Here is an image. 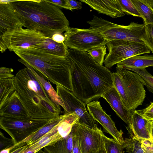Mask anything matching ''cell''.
<instances>
[{
  "label": "cell",
  "instance_id": "obj_1",
  "mask_svg": "<svg viewBox=\"0 0 153 153\" xmlns=\"http://www.w3.org/2000/svg\"><path fill=\"white\" fill-rule=\"evenodd\" d=\"M73 94L86 105L113 86V73L86 51L68 48Z\"/></svg>",
  "mask_w": 153,
  "mask_h": 153
},
{
  "label": "cell",
  "instance_id": "obj_4",
  "mask_svg": "<svg viewBox=\"0 0 153 153\" xmlns=\"http://www.w3.org/2000/svg\"><path fill=\"white\" fill-rule=\"evenodd\" d=\"M13 52L21 59L56 85L73 91L70 61L33 47L18 48Z\"/></svg>",
  "mask_w": 153,
  "mask_h": 153
},
{
  "label": "cell",
  "instance_id": "obj_24",
  "mask_svg": "<svg viewBox=\"0 0 153 153\" xmlns=\"http://www.w3.org/2000/svg\"><path fill=\"white\" fill-rule=\"evenodd\" d=\"M14 77L0 79V105L15 91Z\"/></svg>",
  "mask_w": 153,
  "mask_h": 153
},
{
  "label": "cell",
  "instance_id": "obj_40",
  "mask_svg": "<svg viewBox=\"0 0 153 153\" xmlns=\"http://www.w3.org/2000/svg\"><path fill=\"white\" fill-rule=\"evenodd\" d=\"M51 38L53 41L59 43L64 42L65 40L64 36L61 34L57 33L53 35Z\"/></svg>",
  "mask_w": 153,
  "mask_h": 153
},
{
  "label": "cell",
  "instance_id": "obj_42",
  "mask_svg": "<svg viewBox=\"0 0 153 153\" xmlns=\"http://www.w3.org/2000/svg\"><path fill=\"white\" fill-rule=\"evenodd\" d=\"M18 148L16 145H13L9 148L4 149L0 151V153H10L12 151Z\"/></svg>",
  "mask_w": 153,
  "mask_h": 153
},
{
  "label": "cell",
  "instance_id": "obj_16",
  "mask_svg": "<svg viewBox=\"0 0 153 153\" xmlns=\"http://www.w3.org/2000/svg\"><path fill=\"white\" fill-rule=\"evenodd\" d=\"M152 121L148 120L133 111L131 126L126 128L129 136L137 140H151Z\"/></svg>",
  "mask_w": 153,
  "mask_h": 153
},
{
  "label": "cell",
  "instance_id": "obj_37",
  "mask_svg": "<svg viewBox=\"0 0 153 153\" xmlns=\"http://www.w3.org/2000/svg\"><path fill=\"white\" fill-rule=\"evenodd\" d=\"M13 70L12 68L1 67L0 68V79L13 77L14 76L12 73Z\"/></svg>",
  "mask_w": 153,
  "mask_h": 153
},
{
  "label": "cell",
  "instance_id": "obj_32",
  "mask_svg": "<svg viewBox=\"0 0 153 153\" xmlns=\"http://www.w3.org/2000/svg\"><path fill=\"white\" fill-rule=\"evenodd\" d=\"M141 39L153 53V23L145 25V32Z\"/></svg>",
  "mask_w": 153,
  "mask_h": 153
},
{
  "label": "cell",
  "instance_id": "obj_34",
  "mask_svg": "<svg viewBox=\"0 0 153 153\" xmlns=\"http://www.w3.org/2000/svg\"><path fill=\"white\" fill-rule=\"evenodd\" d=\"M14 145V143L11 138H7L4 136L1 131L0 132V151Z\"/></svg>",
  "mask_w": 153,
  "mask_h": 153
},
{
  "label": "cell",
  "instance_id": "obj_2",
  "mask_svg": "<svg viewBox=\"0 0 153 153\" xmlns=\"http://www.w3.org/2000/svg\"><path fill=\"white\" fill-rule=\"evenodd\" d=\"M23 27L51 38L68 29L69 22L60 8L45 0H16L10 3Z\"/></svg>",
  "mask_w": 153,
  "mask_h": 153
},
{
  "label": "cell",
  "instance_id": "obj_46",
  "mask_svg": "<svg viewBox=\"0 0 153 153\" xmlns=\"http://www.w3.org/2000/svg\"><path fill=\"white\" fill-rule=\"evenodd\" d=\"M151 139L153 141V121H152V128L151 133Z\"/></svg>",
  "mask_w": 153,
  "mask_h": 153
},
{
  "label": "cell",
  "instance_id": "obj_17",
  "mask_svg": "<svg viewBox=\"0 0 153 153\" xmlns=\"http://www.w3.org/2000/svg\"><path fill=\"white\" fill-rule=\"evenodd\" d=\"M100 13L116 18L124 16L125 14L121 10L117 0H80Z\"/></svg>",
  "mask_w": 153,
  "mask_h": 153
},
{
  "label": "cell",
  "instance_id": "obj_12",
  "mask_svg": "<svg viewBox=\"0 0 153 153\" xmlns=\"http://www.w3.org/2000/svg\"><path fill=\"white\" fill-rule=\"evenodd\" d=\"M56 91L64 104V114L74 112L80 118L79 122L92 128L98 127L96 121L88 112L86 105L72 92L59 85H56Z\"/></svg>",
  "mask_w": 153,
  "mask_h": 153
},
{
  "label": "cell",
  "instance_id": "obj_25",
  "mask_svg": "<svg viewBox=\"0 0 153 153\" xmlns=\"http://www.w3.org/2000/svg\"><path fill=\"white\" fill-rule=\"evenodd\" d=\"M145 25L153 23V10L143 0H131Z\"/></svg>",
  "mask_w": 153,
  "mask_h": 153
},
{
  "label": "cell",
  "instance_id": "obj_5",
  "mask_svg": "<svg viewBox=\"0 0 153 153\" xmlns=\"http://www.w3.org/2000/svg\"><path fill=\"white\" fill-rule=\"evenodd\" d=\"M113 73V85L126 106L132 111L142 105L146 97L145 83L137 73L117 66Z\"/></svg>",
  "mask_w": 153,
  "mask_h": 153
},
{
  "label": "cell",
  "instance_id": "obj_8",
  "mask_svg": "<svg viewBox=\"0 0 153 153\" xmlns=\"http://www.w3.org/2000/svg\"><path fill=\"white\" fill-rule=\"evenodd\" d=\"M47 38L35 30L22 27L7 30L0 36L1 53L8 49L10 51L18 48H27L43 43Z\"/></svg>",
  "mask_w": 153,
  "mask_h": 153
},
{
  "label": "cell",
  "instance_id": "obj_22",
  "mask_svg": "<svg viewBox=\"0 0 153 153\" xmlns=\"http://www.w3.org/2000/svg\"><path fill=\"white\" fill-rule=\"evenodd\" d=\"M57 124L38 140L29 146V147L37 152L47 146L64 139L57 131Z\"/></svg>",
  "mask_w": 153,
  "mask_h": 153
},
{
  "label": "cell",
  "instance_id": "obj_19",
  "mask_svg": "<svg viewBox=\"0 0 153 153\" xmlns=\"http://www.w3.org/2000/svg\"><path fill=\"white\" fill-rule=\"evenodd\" d=\"M117 67L142 68L153 66V54L137 55L126 59L117 64Z\"/></svg>",
  "mask_w": 153,
  "mask_h": 153
},
{
  "label": "cell",
  "instance_id": "obj_14",
  "mask_svg": "<svg viewBox=\"0 0 153 153\" xmlns=\"http://www.w3.org/2000/svg\"><path fill=\"white\" fill-rule=\"evenodd\" d=\"M0 116L19 120L31 118L16 91L2 105H0Z\"/></svg>",
  "mask_w": 153,
  "mask_h": 153
},
{
  "label": "cell",
  "instance_id": "obj_43",
  "mask_svg": "<svg viewBox=\"0 0 153 153\" xmlns=\"http://www.w3.org/2000/svg\"><path fill=\"white\" fill-rule=\"evenodd\" d=\"M36 152L31 149L28 146L21 153H36Z\"/></svg>",
  "mask_w": 153,
  "mask_h": 153
},
{
  "label": "cell",
  "instance_id": "obj_10",
  "mask_svg": "<svg viewBox=\"0 0 153 153\" xmlns=\"http://www.w3.org/2000/svg\"><path fill=\"white\" fill-rule=\"evenodd\" d=\"M64 43L68 48L87 52L95 47L106 45L108 42L100 33L90 28L69 27L64 34Z\"/></svg>",
  "mask_w": 153,
  "mask_h": 153
},
{
  "label": "cell",
  "instance_id": "obj_6",
  "mask_svg": "<svg viewBox=\"0 0 153 153\" xmlns=\"http://www.w3.org/2000/svg\"><path fill=\"white\" fill-rule=\"evenodd\" d=\"M87 23L90 28L102 35L108 42L117 40L144 44L141 38L145 32L144 23L131 22L128 25H121L95 16Z\"/></svg>",
  "mask_w": 153,
  "mask_h": 153
},
{
  "label": "cell",
  "instance_id": "obj_35",
  "mask_svg": "<svg viewBox=\"0 0 153 153\" xmlns=\"http://www.w3.org/2000/svg\"><path fill=\"white\" fill-rule=\"evenodd\" d=\"M45 1L59 8H64L71 11L73 10L69 4L67 0H45Z\"/></svg>",
  "mask_w": 153,
  "mask_h": 153
},
{
  "label": "cell",
  "instance_id": "obj_21",
  "mask_svg": "<svg viewBox=\"0 0 153 153\" xmlns=\"http://www.w3.org/2000/svg\"><path fill=\"white\" fill-rule=\"evenodd\" d=\"M18 60L31 70L35 74L52 100L57 105L62 106L64 109V106L62 100L51 85L49 81L46 80L43 76L21 59H18Z\"/></svg>",
  "mask_w": 153,
  "mask_h": 153
},
{
  "label": "cell",
  "instance_id": "obj_9",
  "mask_svg": "<svg viewBox=\"0 0 153 153\" xmlns=\"http://www.w3.org/2000/svg\"><path fill=\"white\" fill-rule=\"evenodd\" d=\"M106 45L108 53L104 63L108 68L131 57L151 52L144 44L131 41L113 40Z\"/></svg>",
  "mask_w": 153,
  "mask_h": 153
},
{
  "label": "cell",
  "instance_id": "obj_20",
  "mask_svg": "<svg viewBox=\"0 0 153 153\" xmlns=\"http://www.w3.org/2000/svg\"><path fill=\"white\" fill-rule=\"evenodd\" d=\"M33 47L46 53L63 57H67L68 48L64 42H57L51 38H47L42 43Z\"/></svg>",
  "mask_w": 153,
  "mask_h": 153
},
{
  "label": "cell",
  "instance_id": "obj_47",
  "mask_svg": "<svg viewBox=\"0 0 153 153\" xmlns=\"http://www.w3.org/2000/svg\"><path fill=\"white\" fill-rule=\"evenodd\" d=\"M36 153H44V152L41 149Z\"/></svg>",
  "mask_w": 153,
  "mask_h": 153
},
{
  "label": "cell",
  "instance_id": "obj_15",
  "mask_svg": "<svg viewBox=\"0 0 153 153\" xmlns=\"http://www.w3.org/2000/svg\"><path fill=\"white\" fill-rule=\"evenodd\" d=\"M101 97L106 100L117 114L128 125V126H131L133 111L129 110L126 106L114 85L102 94Z\"/></svg>",
  "mask_w": 153,
  "mask_h": 153
},
{
  "label": "cell",
  "instance_id": "obj_38",
  "mask_svg": "<svg viewBox=\"0 0 153 153\" xmlns=\"http://www.w3.org/2000/svg\"><path fill=\"white\" fill-rule=\"evenodd\" d=\"M73 153H82L81 149L78 140L75 136L73 134Z\"/></svg>",
  "mask_w": 153,
  "mask_h": 153
},
{
  "label": "cell",
  "instance_id": "obj_23",
  "mask_svg": "<svg viewBox=\"0 0 153 153\" xmlns=\"http://www.w3.org/2000/svg\"><path fill=\"white\" fill-rule=\"evenodd\" d=\"M72 131L65 138L43 148L44 153H73Z\"/></svg>",
  "mask_w": 153,
  "mask_h": 153
},
{
  "label": "cell",
  "instance_id": "obj_39",
  "mask_svg": "<svg viewBox=\"0 0 153 153\" xmlns=\"http://www.w3.org/2000/svg\"><path fill=\"white\" fill-rule=\"evenodd\" d=\"M68 2L73 10H79L82 8V4L80 1L67 0Z\"/></svg>",
  "mask_w": 153,
  "mask_h": 153
},
{
  "label": "cell",
  "instance_id": "obj_29",
  "mask_svg": "<svg viewBox=\"0 0 153 153\" xmlns=\"http://www.w3.org/2000/svg\"><path fill=\"white\" fill-rule=\"evenodd\" d=\"M138 74L144 81L148 90L153 93V76L146 68H129L126 69Z\"/></svg>",
  "mask_w": 153,
  "mask_h": 153
},
{
  "label": "cell",
  "instance_id": "obj_45",
  "mask_svg": "<svg viewBox=\"0 0 153 153\" xmlns=\"http://www.w3.org/2000/svg\"><path fill=\"white\" fill-rule=\"evenodd\" d=\"M16 0H0V4H8L16 1Z\"/></svg>",
  "mask_w": 153,
  "mask_h": 153
},
{
  "label": "cell",
  "instance_id": "obj_44",
  "mask_svg": "<svg viewBox=\"0 0 153 153\" xmlns=\"http://www.w3.org/2000/svg\"><path fill=\"white\" fill-rule=\"evenodd\" d=\"M153 10V0H143Z\"/></svg>",
  "mask_w": 153,
  "mask_h": 153
},
{
  "label": "cell",
  "instance_id": "obj_7",
  "mask_svg": "<svg viewBox=\"0 0 153 153\" xmlns=\"http://www.w3.org/2000/svg\"><path fill=\"white\" fill-rule=\"evenodd\" d=\"M55 118L19 120L0 116V127L10 136L14 145L20 147L26 144L33 134Z\"/></svg>",
  "mask_w": 153,
  "mask_h": 153
},
{
  "label": "cell",
  "instance_id": "obj_26",
  "mask_svg": "<svg viewBox=\"0 0 153 153\" xmlns=\"http://www.w3.org/2000/svg\"><path fill=\"white\" fill-rule=\"evenodd\" d=\"M141 141L129 136L124 140L122 146L128 153H146L141 147Z\"/></svg>",
  "mask_w": 153,
  "mask_h": 153
},
{
  "label": "cell",
  "instance_id": "obj_27",
  "mask_svg": "<svg viewBox=\"0 0 153 153\" xmlns=\"http://www.w3.org/2000/svg\"><path fill=\"white\" fill-rule=\"evenodd\" d=\"M61 117V115L59 116L40 129L30 138L26 143L27 145L30 146L38 140L56 125L60 121Z\"/></svg>",
  "mask_w": 153,
  "mask_h": 153
},
{
  "label": "cell",
  "instance_id": "obj_28",
  "mask_svg": "<svg viewBox=\"0 0 153 153\" xmlns=\"http://www.w3.org/2000/svg\"><path fill=\"white\" fill-rule=\"evenodd\" d=\"M121 10L125 14L142 18L131 0H117Z\"/></svg>",
  "mask_w": 153,
  "mask_h": 153
},
{
  "label": "cell",
  "instance_id": "obj_33",
  "mask_svg": "<svg viewBox=\"0 0 153 153\" xmlns=\"http://www.w3.org/2000/svg\"><path fill=\"white\" fill-rule=\"evenodd\" d=\"M135 111L146 119L153 121V102H151L146 108Z\"/></svg>",
  "mask_w": 153,
  "mask_h": 153
},
{
  "label": "cell",
  "instance_id": "obj_18",
  "mask_svg": "<svg viewBox=\"0 0 153 153\" xmlns=\"http://www.w3.org/2000/svg\"><path fill=\"white\" fill-rule=\"evenodd\" d=\"M23 27L10 4H0V36L8 30Z\"/></svg>",
  "mask_w": 153,
  "mask_h": 153
},
{
  "label": "cell",
  "instance_id": "obj_31",
  "mask_svg": "<svg viewBox=\"0 0 153 153\" xmlns=\"http://www.w3.org/2000/svg\"><path fill=\"white\" fill-rule=\"evenodd\" d=\"M105 148L106 153H123L124 149L122 144L115 141L114 139L104 136Z\"/></svg>",
  "mask_w": 153,
  "mask_h": 153
},
{
  "label": "cell",
  "instance_id": "obj_41",
  "mask_svg": "<svg viewBox=\"0 0 153 153\" xmlns=\"http://www.w3.org/2000/svg\"><path fill=\"white\" fill-rule=\"evenodd\" d=\"M28 146L26 144L22 146L19 147L12 151L10 153H21L26 149Z\"/></svg>",
  "mask_w": 153,
  "mask_h": 153
},
{
  "label": "cell",
  "instance_id": "obj_30",
  "mask_svg": "<svg viewBox=\"0 0 153 153\" xmlns=\"http://www.w3.org/2000/svg\"><path fill=\"white\" fill-rule=\"evenodd\" d=\"M106 45L93 48L87 52L98 63L102 65L104 57L106 54L107 47Z\"/></svg>",
  "mask_w": 153,
  "mask_h": 153
},
{
  "label": "cell",
  "instance_id": "obj_11",
  "mask_svg": "<svg viewBox=\"0 0 153 153\" xmlns=\"http://www.w3.org/2000/svg\"><path fill=\"white\" fill-rule=\"evenodd\" d=\"M72 131L78 140L82 153H106L105 135L100 128H92L78 122L74 125Z\"/></svg>",
  "mask_w": 153,
  "mask_h": 153
},
{
  "label": "cell",
  "instance_id": "obj_36",
  "mask_svg": "<svg viewBox=\"0 0 153 153\" xmlns=\"http://www.w3.org/2000/svg\"><path fill=\"white\" fill-rule=\"evenodd\" d=\"M142 147L146 153H153V141L151 140H142L141 141Z\"/></svg>",
  "mask_w": 153,
  "mask_h": 153
},
{
  "label": "cell",
  "instance_id": "obj_48",
  "mask_svg": "<svg viewBox=\"0 0 153 153\" xmlns=\"http://www.w3.org/2000/svg\"><path fill=\"white\" fill-rule=\"evenodd\" d=\"M89 153H97V152H91Z\"/></svg>",
  "mask_w": 153,
  "mask_h": 153
},
{
  "label": "cell",
  "instance_id": "obj_13",
  "mask_svg": "<svg viewBox=\"0 0 153 153\" xmlns=\"http://www.w3.org/2000/svg\"><path fill=\"white\" fill-rule=\"evenodd\" d=\"M87 108L89 113L94 120L101 125L104 131L109 134L117 142L123 144L124 140L123 132L121 129L118 130L110 116L103 109L100 101H91L87 104Z\"/></svg>",
  "mask_w": 153,
  "mask_h": 153
},
{
  "label": "cell",
  "instance_id": "obj_3",
  "mask_svg": "<svg viewBox=\"0 0 153 153\" xmlns=\"http://www.w3.org/2000/svg\"><path fill=\"white\" fill-rule=\"evenodd\" d=\"M14 81L15 91L31 118L53 119L59 116L61 106L52 100L30 69L19 70Z\"/></svg>",
  "mask_w": 153,
  "mask_h": 153
}]
</instances>
